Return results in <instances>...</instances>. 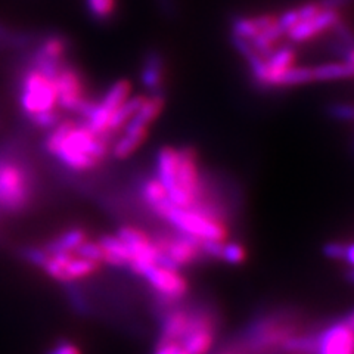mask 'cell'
<instances>
[{
  "mask_svg": "<svg viewBox=\"0 0 354 354\" xmlns=\"http://www.w3.org/2000/svg\"><path fill=\"white\" fill-rule=\"evenodd\" d=\"M114 139L97 135L83 121L62 118L48 130L43 148L65 169L74 173H86L101 165L111 151Z\"/></svg>",
  "mask_w": 354,
  "mask_h": 354,
  "instance_id": "6da1fadb",
  "label": "cell"
},
{
  "mask_svg": "<svg viewBox=\"0 0 354 354\" xmlns=\"http://www.w3.org/2000/svg\"><path fill=\"white\" fill-rule=\"evenodd\" d=\"M32 199V182L24 165L0 158V209L5 213H21Z\"/></svg>",
  "mask_w": 354,
  "mask_h": 354,
  "instance_id": "7a4b0ae2",
  "label": "cell"
},
{
  "mask_svg": "<svg viewBox=\"0 0 354 354\" xmlns=\"http://www.w3.org/2000/svg\"><path fill=\"white\" fill-rule=\"evenodd\" d=\"M19 106L28 120L46 111L57 109L58 95L53 79L30 65L19 83Z\"/></svg>",
  "mask_w": 354,
  "mask_h": 354,
  "instance_id": "3957f363",
  "label": "cell"
},
{
  "mask_svg": "<svg viewBox=\"0 0 354 354\" xmlns=\"http://www.w3.org/2000/svg\"><path fill=\"white\" fill-rule=\"evenodd\" d=\"M162 220H167L180 234L198 241H225L227 236L226 223L205 216L194 207L182 208L171 205Z\"/></svg>",
  "mask_w": 354,
  "mask_h": 354,
  "instance_id": "277c9868",
  "label": "cell"
},
{
  "mask_svg": "<svg viewBox=\"0 0 354 354\" xmlns=\"http://www.w3.org/2000/svg\"><path fill=\"white\" fill-rule=\"evenodd\" d=\"M53 82L57 86L58 108L62 113H71L80 117L83 109L91 101L86 95L83 74L74 65L64 62Z\"/></svg>",
  "mask_w": 354,
  "mask_h": 354,
  "instance_id": "5b68a950",
  "label": "cell"
},
{
  "mask_svg": "<svg viewBox=\"0 0 354 354\" xmlns=\"http://www.w3.org/2000/svg\"><path fill=\"white\" fill-rule=\"evenodd\" d=\"M131 83L126 79H120L111 84L99 101H93L88 113L84 115L83 123L97 135H105L109 118L115 109L131 95Z\"/></svg>",
  "mask_w": 354,
  "mask_h": 354,
  "instance_id": "8992f818",
  "label": "cell"
},
{
  "mask_svg": "<svg viewBox=\"0 0 354 354\" xmlns=\"http://www.w3.org/2000/svg\"><path fill=\"white\" fill-rule=\"evenodd\" d=\"M41 269L55 281L73 283L93 274L99 269V264L79 257L74 252H57L49 254Z\"/></svg>",
  "mask_w": 354,
  "mask_h": 354,
  "instance_id": "52a82bcc",
  "label": "cell"
},
{
  "mask_svg": "<svg viewBox=\"0 0 354 354\" xmlns=\"http://www.w3.org/2000/svg\"><path fill=\"white\" fill-rule=\"evenodd\" d=\"M117 236L126 243V247L130 251L131 260L129 263L130 269L143 274L148 268L155 264L158 256V248L155 247L153 241L138 227L123 226L117 230Z\"/></svg>",
  "mask_w": 354,
  "mask_h": 354,
  "instance_id": "ba28073f",
  "label": "cell"
},
{
  "mask_svg": "<svg viewBox=\"0 0 354 354\" xmlns=\"http://www.w3.org/2000/svg\"><path fill=\"white\" fill-rule=\"evenodd\" d=\"M179 152V164H177V186L186 195H189L192 201L201 198L207 187L204 185L201 171L198 167V153L192 147H183L177 149Z\"/></svg>",
  "mask_w": 354,
  "mask_h": 354,
  "instance_id": "9c48e42d",
  "label": "cell"
},
{
  "mask_svg": "<svg viewBox=\"0 0 354 354\" xmlns=\"http://www.w3.org/2000/svg\"><path fill=\"white\" fill-rule=\"evenodd\" d=\"M155 247L173 261L177 269L195 261L201 254V241L177 232L174 236H160L152 239Z\"/></svg>",
  "mask_w": 354,
  "mask_h": 354,
  "instance_id": "30bf717a",
  "label": "cell"
},
{
  "mask_svg": "<svg viewBox=\"0 0 354 354\" xmlns=\"http://www.w3.org/2000/svg\"><path fill=\"white\" fill-rule=\"evenodd\" d=\"M151 286L165 300H179L187 292V283L177 270L165 269L161 266L153 264L143 272Z\"/></svg>",
  "mask_w": 354,
  "mask_h": 354,
  "instance_id": "8fae6325",
  "label": "cell"
},
{
  "mask_svg": "<svg viewBox=\"0 0 354 354\" xmlns=\"http://www.w3.org/2000/svg\"><path fill=\"white\" fill-rule=\"evenodd\" d=\"M212 320L205 315L189 316L185 335L179 341L186 354H207L213 346Z\"/></svg>",
  "mask_w": 354,
  "mask_h": 354,
  "instance_id": "7c38bea8",
  "label": "cell"
},
{
  "mask_svg": "<svg viewBox=\"0 0 354 354\" xmlns=\"http://www.w3.org/2000/svg\"><path fill=\"white\" fill-rule=\"evenodd\" d=\"M341 18L342 17L339 10L322 9L313 18L298 22L297 26H294L290 31L286 32V37L292 43H306L308 40L320 36L322 32L329 31Z\"/></svg>",
  "mask_w": 354,
  "mask_h": 354,
  "instance_id": "4fadbf2b",
  "label": "cell"
},
{
  "mask_svg": "<svg viewBox=\"0 0 354 354\" xmlns=\"http://www.w3.org/2000/svg\"><path fill=\"white\" fill-rule=\"evenodd\" d=\"M313 354H354V330L344 322L330 325L316 338Z\"/></svg>",
  "mask_w": 354,
  "mask_h": 354,
  "instance_id": "5bb4252c",
  "label": "cell"
},
{
  "mask_svg": "<svg viewBox=\"0 0 354 354\" xmlns=\"http://www.w3.org/2000/svg\"><path fill=\"white\" fill-rule=\"evenodd\" d=\"M165 59L157 49H149L142 59L140 83L151 93L164 92Z\"/></svg>",
  "mask_w": 354,
  "mask_h": 354,
  "instance_id": "9a60e30c",
  "label": "cell"
},
{
  "mask_svg": "<svg viewBox=\"0 0 354 354\" xmlns=\"http://www.w3.org/2000/svg\"><path fill=\"white\" fill-rule=\"evenodd\" d=\"M266 59L269 68V79H268V88H278L279 80L282 74L295 65L297 61V50L295 48L286 44L278 49H273V52Z\"/></svg>",
  "mask_w": 354,
  "mask_h": 354,
  "instance_id": "2e32d148",
  "label": "cell"
},
{
  "mask_svg": "<svg viewBox=\"0 0 354 354\" xmlns=\"http://www.w3.org/2000/svg\"><path fill=\"white\" fill-rule=\"evenodd\" d=\"M276 19H278V17L270 14H261L257 17L236 15L230 21V32L234 37L251 40L252 37H256L261 30L274 24Z\"/></svg>",
  "mask_w": 354,
  "mask_h": 354,
  "instance_id": "e0dca14e",
  "label": "cell"
},
{
  "mask_svg": "<svg viewBox=\"0 0 354 354\" xmlns=\"http://www.w3.org/2000/svg\"><path fill=\"white\" fill-rule=\"evenodd\" d=\"M140 195L142 201L145 203L155 216L160 218H164L165 213L169 212V208L173 205L169 199V194L165 191V187L161 185V182L157 177H151V179L143 180L140 186Z\"/></svg>",
  "mask_w": 354,
  "mask_h": 354,
  "instance_id": "ac0fdd59",
  "label": "cell"
},
{
  "mask_svg": "<svg viewBox=\"0 0 354 354\" xmlns=\"http://www.w3.org/2000/svg\"><path fill=\"white\" fill-rule=\"evenodd\" d=\"M147 130L123 129L121 130V135L114 139L109 153L113 155L115 160H127L142 147V143L147 140Z\"/></svg>",
  "mask_w": 354,
  "mask_h": 354,
  "instance_id": "d6986e66",
  "label": "cell"
},
{
  "mask_svg": "<svg viewBox=\"0 0 354 354\" xmlns=\"http://www.w3.org/2000/svg\"><path fill=\"white\" fill-rule=\"evenodd\" d=\"M145 97L147 96L143 95H133L129 99H126V101L115 109V113L111 115L105 135L115 139L118 136V133L127 124V121L138 113V109L142 106L143 102H145Z\"/></svg>",
  "mask_w": 354,
  "mask_h": 354,
  "instance_id": "ffe728a7",
  "label": "cell"
},
{
  "mask_svg": "<svg viewBox=\"0 0 354 354\" xmlns=\"http://www.w3.org/2000/svg\"><path fill=\"white\" fill-rule=\"evenodd\" d=\"M312 71H313V80L319 83L354 79V66L344 61L317 64L312 66Z\"/></svg>",
  "mask_w": 354,
  "mask_h": 354,
  "instance_id": "44dd1931",
  "label": "cell"
},
{
  "mask_svg": "<svg viewBox=\"0 0 354 354\" xmlns=\"http://www.w3.org/2000/svg\"><path fill=\"white\" fill-rule=\"evenodd\" d=\"M104 250V263L115 266V268H123L129 266L131 256L126 247V243L121 241L117 235H105L97 241Z\"/></svg>",
  "mask_w": 354,
  "mask_h": 354,
  "instance_id": "7402d4cb",
  "label": "cell"
},
{
  "mask_svg": "<svg viewBox=\"0 0 354 354\" xmlns=\"http://www.w3.org/2000/svg\"><path fill=\"white\" fill-rule=\"evenodd\" d=\"M86 239H87L86 232L80 227H74V229H68V230L62 232L59 236L49 241L43 248L46 250L49 254L74 252Z\"/></svg>",
  "mask_w": 354,
  "mask_h": 354,
  "instance_id": "603a6c76",
  "label": "cell"
},
{
  "mask_svg": "<svg viewBox=\"0 0 354 354\" xmlns=\"http://www.w3.org/2000/svg\"><path fill=\"white\" fill-rule=\"evenodd\" d=\"M285 36L283 30L278 26V21L272 24L270 27L261 30L256 37H252L250 40L252 49L256 50V53H259L260 57L268 58L269 55L273 52L274 44L278 43L282 37Z\"/></svg>",
  "mask_w": 354,
  "mask_h": 354,
  "instance_id": "cb8c5ba5",
  "label": "cell"
},
{
  "mask_svg": "<svg viewBox=\"0 0 354 354\" xmlns=\"http://www.w3.org/2000/svg\"><path fill=\"white\" fill-rule=\"evenodd\" d=\"M189 324V315L183 312H173L164 320L162 342H179Z\"/></svg>",
  "mask_w": 354,
  "mask_h": 354,
  "instance_id": "d4e9b609",
  "label": "cell"
},
{
  "mask_svg": "<svg viewBox=\"0 0 354 354\" xmlns=\"http://www.w3.org/2000/svg\"><path fill=\"white\" fill-rule=\"evenodd\" d=\"M313 71L312 66L304 65H294L288 68L279 80L278 87H295V86H304L313 83Z\"/></svg>",
  "mask_w": 354,
  "mask_h": 354,
  "instance_id": "484cf974",
  "label": "cell"
},
{
  "mask_svg": "<svg viewBox=\"0 0 354 354\" xmlns=\"http://www.w3.org/2000/svg\"><path fill=\"white\" fill-rule=\"evenodd\" d=\"M86 8L88 14L99 22H105L115 14V0H86Z\"/></svg>",
  "mask_w": 354,
  "mask_h": 354,
  "instance_id": "4316f807",
  "label": "cell"
},
{
  "mask_svg": "<svg viewBox=\"0 0 354 354\" xmlns=\"http://www.w3.org/2000/svg\"><path fill=\"white\" fill-rule=\"evenodd\" d=\"M328 115L341 123H354V104L332 102L328 105Z\"/></svg>",
  "mask_w": 354,
  "mask_h": 354,
  "instance_id": "83f0119b",
  "label": "cell"
},
{
  "mask_svg": "<svg viewBox=\"0 0 354 354\" xmlns=\"http://www.w3.org/2000/svg\"><path fill=\"white\" fill-rule=\"evenodd\" d=\"M74 254H77V256L83 257L86 260L95 261L97 264L104 263V250H102L101 243H99V242H93V241L86 239L82 243V245L74 251Z\"/></svg>",
  "mask_w": 354,
  "mask_h": 354,
  "instance_id": "f1b7e54d",
  "label": "cell"
},
{
  "mask_svg": "<svg viewBox=\"0 0 354 354\" xmlns=\"http://www.w3.org/2000/svg\"><path fill=\"white\" fill-rule=\"evenodd\" d=\"M61 120H62V111L59 108L46 111V113H41V114H37V115L30 118L32 126L40 129V130H46V131L57 126Z\"/></svg>",
  "mask_w": 354,
  "mask_h": 354,
  "instance_id": "f546056e",
  "label": "cell"
},
{
  "mask_svg": "<svg viewBox=\"0 0 354 354\" xmlns=\"http://www.w3.org/2000/svg\"><path fill=\"white\" fill-rule=\"evenodd\" d=\"M247 259V251L238 242H225L223 251H221V259L229 264H241Z\"/></svg>",
  "mask_w": 354,
  "mask_h": 354,
  "instance_id": "4dcf8cb0",
  "label": "cell"
},
{
  "mask_svg": "<svg viewBox=\"0 0 354 354\" xmlns=\"http://www.w3.org/2000/svg\"><path fill=\"white\" fill-rule=\"evenodd\" d=\"M285 348L295 354H313L316 350L315 337H297L285 341Z\"/></svg>",
  "mask_w": 354,
  "mask_h": 354,
  "instance_id": "1f68e13d",
  "label": "cell"
},
{
  "mask_svg": "<svg viewBox=\"0 0 354 354\" xmlns=\"http://www.w3.org/2000/svg\"><path fill=\"white\" fill-rule=\"evenodd\" d=\"M49 257V252L43 247H28L24 250V260L37 268H43Z\"/></svg>",
  "mask_w": 354,
  "mask_h": 354,
  "instance_id": "d6a6232c",
  "label": "cell"
},
{
  "mask_svg": "<svg viewBox=\"0 0 354 354\" xmlns=\"http://www.w3.org/2000/svg\"><path fill=\"white\" fill-rule=\"evenodd\" d=\"M276 21H278V26L283 30L285 36H286V32L290 31L294 26H297L298 22H300V17H298L297 8H294V9L285 10V12L282 15H279Z\"/></svg>",
  "mask_w": 354,
  "mask_h": 354,
  "instance_id": "836d02e7",
  "label": "cell"
},
{
  "mask_svg": "<svg viewBox=\"0 0 354 354\" xmlns=\"http://www.w3.org/2000/svg\"><path fill=\"white\" fill-rule=\"evenodd\" d=\"M346 245H347V243H342V242H338V241L328 242V243H325V247H324V254L330 260H344Z\"/></svg>",
  "mask_w": 354,
  "mask_h": 354,
  "instance_id": "e575fe53",
  "label": "cell"
},
{
  "mask_svg": "<svg viewBox=\"0 0 354 354\" xmlns=\"http://www.w3.org/2000/svg\"><path fill=\"white\" fill-rule=\"evenodd\" d=\"M155 2H157L158 9L165 18L173 19L177 17V10H179V8H177V0H155Z\"/></svg>",
  "mask_w": 354,
  "mask_h": 354,
  "instance_id": "d590c367",
  "label": "cell"
},
{
  "mask_svg": "<svg viewBox=\"0 0 354 354\" xmlns=\"http://www.w3.org/2000/svg\"><path fill=\"white\" fill-rule=\"evenodd\" d=\"M320 10L322 9H320L317 2H307V3H303L297 8V12H298V17H300V21L313 18L316 14L320 12Z\"/></svg>",
  "mask_w": 354,
  "mask_h": 354,
  "instance_id": "8d00e7d4",
  "label": "cell"
},
{
  "mask_svg": "<svg viewBox=\"0 0 354 354\" xmlns=\"http://www.w3.org/2000/svg\"><path fill=\"white\" fill-rule=\"evenodd\" d=\"M48 354H82L80 348L70 341H61L58 344H55Z\"/></svg>",
  "mask_w": 354,
  "mask_h": 354,
  "instance_id": "74e56055",
  "label": "cell"
},
{
  "mask_svg": "<svg viewBox=\"0 0 354 354\" xmlns=\"http://www.w3.org/2000/svg\"><path fill=\"white\" fill-rule=\"evenodd\" d=\"M320 9L329 10H341L354 3V0H316Z\"/></svg>",
  "mask_w": 354,
  "mask_h": 354,
  "instance_id": "f35d334b",
  "label": "cell"
},
{
  "mask_svg": "<svg viewBox=\"0 0 354 354\" xmlns=\"http://www.w3.org/2000/svg\"><path fill=\"white\" fill-rule=\"evenodd\" d=\"M344 260L351 266V268H354V243H348V245H346Z\"/></svg>",
  "mask_w": 354,
  "mask_h": 354,
  "instance_id": "ab89813d",
  "label": "cell"
},
{
  "mask_svg": "<svg viewBox=\"0 0 354 354\" xmlns=\"http://www.w3.org/2000/svg\"><path fill=\"white\" fill-rule=\"evenodd\" d=\"M10 35H12V31H10L6 26L0 24V43L6 41V40L10 37Z\"/></svg>",
  "mask_w": 354,
  "mask_h": 354,
  "instance_id": "60d3db41",
  "label": "cell"
},
{
  "mask_svg": "<svg viewBox=\"0 0 354 354\" xmlns=\"http://www.w3.org/2000/svg\"><path fill=\"white\" fill-rule=\"evenodd\" d=\"M341 61H344V62H347V64H350V65L354 66V48H350V49L344 53V57H342Z\"/></svg>",
  "mask_w": 354,
  "mask_h": 354,
  "instance_id": "b9f144b4",
  "label": "cell"
},
{
  "mask_svg": "<svg viewBox=\"0 0 354 354\" xmlns=\"http://www.w3.org/2000/svg\"><path fill=\"white\" fill-rule=\"evenodd\" d=\"M342 322H344L351 330H354V310H351V312L346 316V319L342 320Z\"/></svg>",
  "mask_w": 354,
  "mask_h": 354,
  "instance_id": "7bdbcfd3",
  "label": "cell"
},
{
  "mask_svg": "<svg viewBox=\"0 0 354 354\" xmlns=\"http://www.w3.org/2000/svg\"><path fill=\"white\" fill-rule=\"evenodd\" d=\"M155 354H170V344L169 342H162L161 347L155 351Z\"/></svg>",
  "mask_w": 354,
  "mask_h": 354,
  "instance_id": "ee69618b",
  "label": "cell"
},
{
  "mask_svg": "<svg viewBox=\"0 0 354 354\" xmlns=\"http://www.w3.org/2000/svg\"><path fill=\"white\" fill-rule=\"evenodd\" d=\"M347 278L350 279V282H353L354 283V268L348 272V274H347Z\"/></svg>",
  "mask_w": 354,
  "mask_h": 354,
  "instance_id": "f6af8a7d",
  "label": "cell"
},
{
  "mask_svg": "<svg viewBox=\"0 0 354 354\" xmlns=\"http://www.w3.org/2000/svg\"><path fill=\"white\" fill-rule=\"evenodd\" d=\"M350 152L354 155V133H353V138L350 140Z\"/></svg>",
  "mask_w": 354,
  "mask_h": 354,
  "instance_id": "bcb514c9",
  "label": "cell"
}]
</instances>
